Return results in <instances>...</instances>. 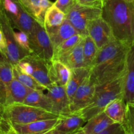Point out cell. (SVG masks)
I'll list each match as a JSON object with an SVG mask.
<instances>
[{
  "instance_id": "2e32d148",
  "label": "cell",
  "mask_w": 134,
  "mask_h": 134,
  "mask_svg": "<svg viewBox=\"0 0 134 134\" xmlns=\"http://www.w3.org/2000/svg\"><path fill=\"white\" fill-rule=\"evenodd\" d=\"M124 99L126 103L134 100V45L130 47L126 58Z\"/></svg>"
},
{
  "instance_id": "74e56055",
  "label": "cell",
  "mask_w": 134,
  "mask_h": 134,
  "mask_svg": "<svg viewBox=\"0 0 134 134\" xmlns=\"http://www.w3.org/2000/svg\"><path fill=\"white\" fill-rule=\"evenodd\" d=\"M73 134H86V133H84L83 130H82V128H80V130H78V131H76V132H74Z\"/></svg>"
},
{
  "instance_id": "836d02e7",
  "label": "cell",
  "mask_w": 134,
  "mask_h": 134,
  "mask_svg": "<svg viewBox=\"0 0 134 134\" xmlns=\"http://www.w3.org/2000/svg\"><path fill=\"white\" fill-rule=\"evenodd\" d=\"M97 134H125L122 124L115 123Z\"/></svg>"
},
{
  "instance_id": "8992f818",
  "label": "cell",
  "mask_w": 134,
  "mask_h": 134,
  "mask_svg": "<svg viewBox=\"0 0 134 134\" xmlns=\"http://www.w3.org/2000/svg\"><path fill=\"white\" fill-rule=\"evenodd\" d=\"M0 27L7 44V60L12 65L17 64L19 60L29 54L22 49L16 43L15 38V32L12 23L5 11L2 0H0Z\"/></svg>"
},
{
  "instance_id": "7c38bea8",
  "label": "cell",
  "mask_w": 134,
  "mask_h": 134,
  "mask_svg": "<svg viewBox=\"0 0 134 134\" xmlns=\"http://www.w3.org/2000/svg\"><path fill=\"white\" fill-rule=\"evenodd\" d=\"M47 95L53 103V113L60 116V114L69 113L70 99L66 91L64 86L52 84L47 87Z\"/></svg>"
},
{
  "instance_id": "52a82bcc",
  "label": "cell",
  "mask_w": 134,
  "mask_h": 134,
  "mask_svg": "<svg viewBox=\"0 0 134 134\" xmlns=\"http://www.w3.org/2000/svg\"><path fill=\"white\" fill-rule=\"evenodd\" d=\"M102 9L81 5L78 3L66 15V19L78 34L82 37L88 36L87 26L91 20L101 17Z\"/></svg>"
},
{
  "instance_id": "4dcf8cb0",
  "label": "cell",
  "mask_w": 134,
  "mask_h": 134,
  "mask_svg": "<svg viewBox=\"0 0 134 134\" xmlns=\"http://www.w3.org/2000/svg\"><path fill=\"white\" fill-rule=\"evenodd\" d=\"M15 38L18 46L28 54L32 53V50L30 47L29 39L26 33L24 32H15Z\"/></svg>"
},
{
  "instance_id": "277c9868",
  "label": "cell",
  "mask_w": 134,
  "mask_h": 134,
  "mask_svg": "<svg viewBox=\"0 0 134 134\" xmlns=\"http://www.w3.org/2000/svg\"><path fill=\"white\" fill-rule=\"evenodd\" d=\"M0 116L10 124H26L36 121L58 118L60 116L44 109L15 103L4 107L0 113Z\"/></svg>"
},
{
  "instance_id": "7a4b0ae2",
  "label": "cell",
  "mask_w": 134,
  "mask_h": 134,
  "mask_svg": "<svg viewBox=\"0 0 134 134\" xmlns=\"http://www.w3.org/2000/svg\"><path fill=\"white\" fill-rule=\"evenodd\" d=\"M103 19L109 24L116 40L129 47L134 45V2L106 0Z\"/></svg>"
},
{
  "instance_id": "484cf974",
  "label": "cell",
  "mask_w": 134,
  "mask_h": 134,
  "mask_svg": "<svg viewBox=\"0 0 134 134\" xmlns=\"http://www.w3.org/2000/svg\"><path fill=\"white\" fill-rule=\"evenodd\" d=\"M66 19V15L54 4L46 11L44 18V28L46 31L60 26Z\"/></svg>"
},
{
  "instance_id": "ac0fdd59",
  "label": "cell",
  "mask_w": 134,
  "mask_h": 134,
  "mask_svg": "<svg viewBox=\"0 0 134 134\" xmlns=\"http://www.w3.org/2000/svg\"><path fill=\"white\" fill-rule=\"evenodd\" d=\"M60 122L55 127L59 131L65 133L76 132L86 123L79 112H69L60 115Z\"/></svg>"
},
{
  "instance_id": "4316f807",
  "label": "cell",
  "mask_w": 134,
  "mask_h": 134,
  "mask_svg": "<svg viewBox=\"0 0 134 134\" xmlns=\"http://www.w3.org/2000/svg\"><path fill=\"white\" fill-rule=\"evenodd\" d=\"M13 78L21 83L23 86L28 88L32 89L34 90L38 91H45L47 90V88L46 86L41 84L39 82L36 80L34 78L31 76L23 72L18 66L17 64H13Z\"/></svg>"
},
{
  "instance_id": "cb8c5ba5",
  "label": "cell",
  "mask_w": 134,
  "mask_h": 134,
  "mask_svg": "<svg viewBox=\"0 0 134 134\" xmlns=\"http://www.w3.org/2000/svg\"><path fill=\"white\" fill-rule=\"evenodd\" d=\"M90 72V69L86 67H81L70 70V79L65 86L66 91L70 100L77 89L89 75Z\"/></svg>"
},
{
  "instance_id": "ffe728a7",
  "label": "cell",
  "mask_w": 134,
  "mask_h": 134,
  "mask_svg": "<svg viewBox=\"0 0 134 134\" xmlns=\"http://www.w3.org/2000/svg\"><path fill=\"white\" fill-rule=\"evenodd\" d=\"M57 60L63 63L70 70L85 67L83 57V38L74 48L60 57Z\"/></svg>"
},
{
  "instance_id": "5bb4252c",
  "label": "cell",
  "mask_w": 134,
  "mask_h": 134,
  "mask_svg": "<svg viewBox=\"0 0 134 134\" xmlns=\"http://www.w3.org/2000/svg\"><path fill=\"white\" fill-rule=\"evenodd\" d=\"M26 12L34 20L44 26L46 11L53 3L49 0H19Z\"/></svg>"
},
{
  "instance_id": "3957f363",
  "label": "cell",
  "mask_w": 134,
  "mask_h": 134,
  "mask_svg": "<svg viewBox=\"0 0 134 134\" xmlns=\"http://www.w3.org/2000/svg\"><path fill=\"white\" fill-rule=\"evenodd\" d=\"M126 72L119 78L105 84L96 86L95 95L91 102L79 111L86 122L104 111L105 107L111 101L120 98L124 99V84Z\"/></svg>"
},
{
  "instance_id": "e575fe53",
  "label": "cell",
  "mask_w": 134,
  "mask_h": 134,
  "mask_svg": "<svg viewBox=\"0 0 134 134\" xmlns=\"http://www.w3.org/2000/svg\"><path fill=\"white\" fill-rule=\"evenodd\" d=\"M7 44H6L5 38L3 35L1 27H0V55L5 60H7Z\"/></svg>"
},
{
  "instance_id": "5b68a950",
  "label": "cell",
  "mask_w": 134,
  "mask_h": 134,
  "mask_svg": "<svg viewBox=\"0 0 134 134\" xmlns=\"http://www.w3.org/2000/svg\"><path fill=\"white\" fill-rule=\"evenodd\" d=\"M28 36L32 53L47 63L51 61L53 57V47L44 26L35 21Z\"/></svg>"
},
{
  "instance_id": "f1b7e54d",
  "label": "cell",
  "mask_w": 134,
  "mask_h": 134,
  "mask_svg": "<svg viewBox=\"0 0 134 134\" xmlns=\"http://www.w3.org/2000/svg\"><path fill=\"white\" fill-rule=\"evenodd\" d=\"M83 37L78 34L64 41L61 45H60L56 49L53 51V57L52 60H58L60 57L74 48L83 40Z\"/></svg>"
},
{
  "instance_id": "d590c367",
  "label": "cell",
  "mask_w": 134,
  "mask_h": 134,
  "mask_svg": "<svg viewBox=\"0 0 134 134\" xmlns=\"http://www.w3.org/2000/svg\"><path fill=\"white\" fill-rule=\"evenodd\" d=\"M0 134H16L8 122L2 118L0 122Z\"/></svg>"
},
{
  "instance_id": "ab89813d",
  "label": "cell",
  "mask_w": 134,
  "mask_h": 134,
  "mask_svg": "<svg viewBox=\"0 0 134 134\" xmlns=\"http://www.w3.org/2000/svg\"><path fill=\"white\" fill-rule=\"evenodd\" d=\"M2 118L1 116H0V122H1V121H2Z\"/></svg>"
},
{
  "instance_id": "e0dca14e",
  "label": "cell",
  "mask_w": 134,
  "mask_h": 134,
  "mask_svg": "<svg viewBox=\"0 0 134 134\" xmlns=\"http://www.w3.org/2000/svg\"><path fill=\"white\" fill-rule=\"evenodd\" d=\"M48 34L52 43L53 51L56 49L64 41L71 38L73 36L78 34L74 27L66 19L58 28L51 30L46 31Z\"/></svg>"
},
{
  "instance_id": "d4e9b609",
  "label": "cell",
  "mask_w": 134,
  "mask_h": 134,
  "mask_svg": "<svg viewBox=\"0 0 134 134\" xmlns=\"http://www.w3.org/2000/svg\"><path fill=\"white\" fill-rule=\"evenodd\" d=\"M126 111V102L124 98L113 100L107 105L104 113L115 123L122 124Z\"/></svg>"
},
{
  "instance_id": "f35d334b",
  "label": "cell",
  "mask_w": 134,
  "mask_h": 134,
  "mask_svg": "<svg viewBox=\"0 0 134 134\" xmlns=\"http://www.w3.org/2000/svg\"><path fill=\"white\" fill-rule=\"evenodd\" d=\"M126 2H134V0H125Z\"/></svg>"
},
{
  "instance_id": "d6a6232c",
  "label": "cell",
  "mask_w": 134,
  "mask_h": 134,
  "mask_svg": "<svg viewBox=\"0 0 134 134\" xmlns=\"http://www.w3.org/2000/svg\"><path fill=\"white\" fill-rule=\"evenodd\" d=\"M106 0H76L78 4L86 7L102 9Z\"/></svg>"
},
{
  "instance_id": "4fadbf2b",
  "label": "cell",
  "mask_w": 134,
  "mask_h": 134,
  "mask_svg": "<svg viewBox=\"0 0 134 134\" xmlns=\"http://www.w3.org/2000/svg\"><path fill=\"white\" fill-rule=\"evenodd\" d=\"M60 122V118L59 117L55 119L36 121L26 124L8 123L16 134H42L55 127Z\"/></svg>"
},
{
  "instance_id": "8fae6325",
  "label": "cell",
  "mask_w": 134,
  "mask_h": 134,
  "mask_svg": "<svg viewBox=\"0 0 134 134\" xmlns=\"http://www.w3.org/2000/svg\"><path fill=\"white\" fill-rule=\"evenodd\" d=\"M95 83L90 78V74L79 86L70 100V112H79L91 102L95 92Z\"/></svg>"
},
{
  "instance_id": "603a6c76",
  "label": "cell",
  "mask_w": 134,
  "mask_h": 134,
  "mask_svg": "<svg viewBox=\"0 0 134 134\" xmlns=\"http://www.w3.org/2000/svg\"><path fill=\"white\" fill-rule=\"evenodd\" d=\"M27 93L28 87L13 78L8 85L4 107L15 103H23Z\"/></svg>"
},
{
  "instance_id": "44dd1931",
  "label": "cell",
  "mask_w": 134,
  "mask_h": 134,
  "mask_svg": "<svg viewBox=\"0 0 134 134\" xmlns=\"http://www.w3.org/2000/svg\"><path fill=\"white\" fill-rule=\"evenodd\" d=\"M23 103L44 109L51 113H53V106L51 100L47 94L43 93V91H38L28 88V93Z\"/></svg>"
},
{
  "instance_id": "7402d4cb",
  "label": "cell",
  "mask_w": 134,
  "mask_h": 134,
  "mask_svg": "<svg viewBox=\"0 0 134 134\" xmlns=\"http://www.w3.org/2000/svg\"><path fill=\"white\" fill-rule=\"evenodd\" d=\"M114 124L115 122L103 111L89 120L82 127V130L86 134H97Z\"/></svg>"
},
{
  "instance_id": "60d3db41",
  "label": "cell",
  "mask_w": 134,
  "mask_h": 134,
  "mask_svg": "<svg viewBox=\"0 0 134 134\" xmlns=\"http://www.w3.org/2000/svg\"></svg>"
},
{
  "instance_id": "1f68e13d",
  "label": "cell",
  "mask_w": 134,
  "mask_h": 134,
  "mask_svg": "<svg viewBox=\"0 0 134 134\" xmlns=\"http://www.w3.org/2000/svg\"><path fill=\"white\" fill-rule=\"evenodd\" d=\"M76 3V0H56L53 4L60 11L66 15Z\"/></svg>"
},
{
  "instance_id": "8d00e7d4",
  "label": "cell",
  "mask_w": 134,
  "mask_h": 134,
  "mask_svg": "<svg viewBox=\"0 0 134 134\" xmlns=\"http://www.w3.org/2000/svg\"><path fill=\"white\" fill-rule=\"evenodd\" d=\"M74 133H70L63 132V131H59V130H58L57 129H56L55 127H54V128L51 129V130H49V131H46V132H45V133H42V134H73Z\"/></svg>"
},
{
  "instance_id": "83f0119b",
  "label": "cell",
  "mask_w": 134,
  "mask_h": 134,
  "mask_svg": "<svg viewBox=\"0 0 134 134\" xmlns=\"http://www.w3.org/2000/svg\"><path fill=\"white\" fill-rule=\"evenodd\" d=\"M99 49L90 36L83 38V57H84V64L86 68L90 69L95 60Z\"/></svg>"
},
{
  "instance_id": "9c48e42d",
  "label": "cell",
  "mask_w": 134,
  "mask_h": 134,
  "mask_svg": "<svg viewBox=\"0 0 134 134\" xmlns=\"http://www.w3.org/2000/svg\"><path fill=\"white\" fill-rule=\"evenodd\" d=\"M47 63L39 57L31 53L23 58L16 64L23 72L34 78L47 88L52 85L48 76Z\"/></svg>"
},
{
  "instance_id": "6da1fadb",
  "label": "cell",
  "mask_w": 134,
  "mask_h": 134,
  "mask_svg": "<svg viewBox=\"0 0 134 134\" xmlns=\"http://www.w3.org/2000/svg\"><path fill=\"white\" fill-rule=\"evenodd\" d=\"M129 48L128 46L115 40L99 50L90 72L95 86L109 83L126 72Z\"/></svg>"
},
{
  "instance_id": "ba28073f",
  "label": "cell",
  "mask_w": 134,
  "mask_h": 134,
  "mask_svg": "<svg viewBox=\"0 0 134 134\" xmlns=\"http://www.w3.org/2000/svg\"><path fill=\"white\" fill-rule=\"evenodd\" d=\"M2 3L13 28L28 34L32 30L36 20L26 12L20 1L2 0Z\"/></svg>"
},
{
  "instance_id": "9a60e30c",
  "label": "cell",
  "mask_w": 134,
  "mask_h": 134,
  "mask_svg": "<svg viewBox=\"0 0 134 134\" xmlns=\"http://www.w3.org/2000/svg\"><path fill=\"white\" fill-rule=\"evenodd\" d=\"M48 76L52 84L64 86L70 77V70L57 60H52L47 63Z\"/></svg>"
},
{
  "instance_id": "f546056e",
  "label": "cell",
  "mask_w": 134,
  "mask_h": 134,
  "mask_svg": "<svg viewBox=\"0 0 134 134\" xmlns=\"http://www.w3.org/2000/svg\"><path fill=\"white\" fill-rule=\"evenodd\" d=\"M122 126L125 134H134V106L126 103V111Z\"/></svg>"
},
{
  "instance_id": "d6986e66",
  "label": "cell",
  "mask_w": 134,
  "mask_h": 134,
  "mask_svg": "<svg viewBox=\"0 0 134 134\" xmlns=\"http://www.w3.org/2000/svg\"><path fill=\"white\" fill-rule=\"evenodd\" d=\"M13 78L12 64L0 56V113L5 106L8 85Z\"/></svg>"
},
{
  "instance_id": "30bf717a",
  "label": "cell",
  "mask_w": 134,
  "mask_h": 134,
  "mask_svg": "<svg viewBox=\"0 0 134 134\" xmlns=\"http://www.w3.org/2000/svg\"><path fill=\"white\" fill-rule=\"evenodd\" d=\"M87 33L89 36L95 42L99 50L116 40L111 28L102 16L91 20L89 23Z\"/></svg>"
}]
</instances>
